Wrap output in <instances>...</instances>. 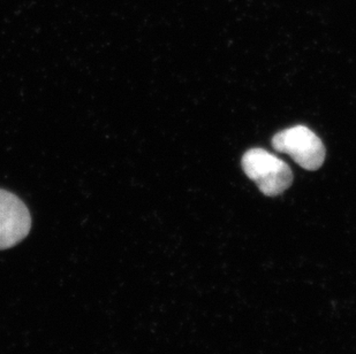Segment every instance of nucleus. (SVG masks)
<instances>
[{
  "label": "nucleus",
  "instance_id": "obj_1",
  "mask_svg": "<svg viewBox=\"0 0 356 354\" xmlns=\"http://www.w3.org/2000/svg\"><path fill=\"white\" fill-rule=\"evenodd\" d=\"M242 168L259 190L270 197L282 194L293 182L289 165L263 149L247 151L242 158Z\"/></svg>",
  "mask_w": 356,
  "mask_h": 354
},
{
  "label": "nucleus",
  "instance_id": "obj_2",
  "mask_svg": "<svg viewBox=\"0 0 356 354\" xmlns=\"http://www.w3.org/2000/svg\"><path fill=\"white\" fill-rule=\"evenodd\" d=\"M273 145L278 152L289 154L307 171H317L325 160V147L313 130L296 126L275 135Z\"/></svg>",
  "mask_w": 356,
  "mask_h": 354
},
{
  "label": "nucleus",
  "instance_id": "obj_3",
  "mask_svg": "<svg viewBox=\"0 0 356 354\" xmlns=\"http://www.w3.org/2000/svg\"><path fill=\"white\" fill-rule=\"evenodd\" d=\"M31 213L20 198L0 189V250L13 248L27 237Z\"/></svg>",
  "mask_w": 356,
  "mask_h": 354
}]
</instances>
